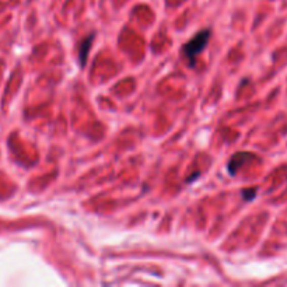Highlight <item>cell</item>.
<instances>
[{
  "instance_id": "cell-3",
  "label": "cell",
  "mask_w": 287,
  "mask_h": 287,
  "mask_svg": "<svg viewBox=\"0 0 287 287\" xmlns=\"http://www.w3.org/2000/svg\"><path fill=\"white\" fill-rule=\"evenodd\" d=\"M93 38H94V35L91 34L87 38H84L83 41L80 42V45H78V63H80L81 67L86 66V62H87V58H89V52H90L91 45H93Z\"/></svg>"
},
{
  "instance_id": "cell-4",
  "label": "cell",
  "mask_w": 287,
  "mask_h": 287,
  "mask_svg": "<svg viewBox=\"0 0 287 287\" xmlns=\"http://www.w3.org/2000/svg\"><path fill=\"white\" fill-rule=\"evenodd\" d=\"M257 195V188H250V189H244L242 191V196L245 200H252Z\"/></svg>"
},
{
  "instance_id": "cell-2",
  "label": "cell",
  "mask_w": 287,
  "mask_h": 287,
  "mask_svg": "<svg viewBox=\"0 0 287 287\" xmlns=\"http://www.w3.org/2000/svg\"><path fill=\"white\" fill-rule=\"evenodd\" d=\"M254 158H255V156H254L252 153H248V151H239L237 154H234V156L230 158V161H228V173L234 175L245 162L251 161Z\"/></svg>"
},
{
  "instance_id": "cell-1",
  "label": "cell",
  "mask_w": 287,
  "mask_h": 287,
  "mask_svg": "<svg viewBox=\"0 0 287 287\" xmlns=\"http://www.w3.org/2000/svg\"><path fill=\"white\" fill-rule=\"evenodd\" d=\"M209 38L210 31L203 30L200 31V32H197L191 41H188V44H185V47H184V55L186 56V59L189 62V66H191V67H193L195 63H196L197 55L200 54V52H203V49L208 47Z\"/></svg>"
}]
</instances>
